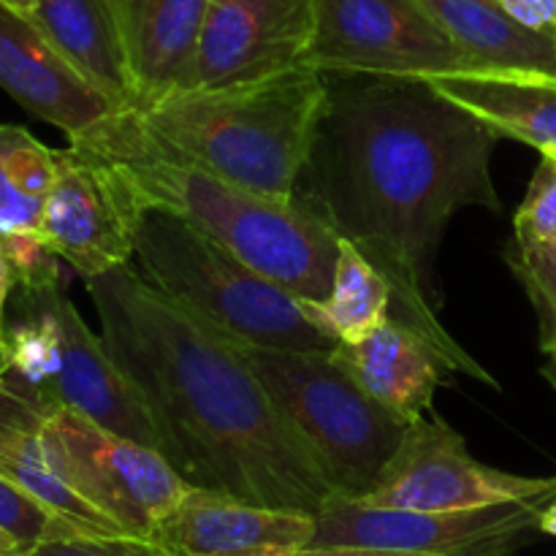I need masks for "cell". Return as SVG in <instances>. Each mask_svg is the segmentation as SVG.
I'll return each instance as SVG.
<instances>
[{"label":"cell","instance_id":"6da1fadb","mask_svg":"<svg viewBox=\"0 0 556 556\" xmlns=\"http://www.w3.org/2000/svg\"><path fill=\"white\" fill-rule=\"evenodd\" d=\"M500 136L427 79L345 76L299 179L296 199L318 212L391 286V320L416 331L448 372L489 389L481 367L438 320L434 255L465 206L500 212L492 152Z\"/></svg>","mask_w":556,"mask_h":556},{"label":"cell","instance_id":"7a4b0ae2","mask_svg":"<svg viewBox=\"0 0 556 556\" xmlns=\"http://www.w3.org/2000/svg\"><path fill=\"white\" fill-rule=\"evenodd\" d=\"M85 288L109 356L155 427L157 451L190 486L313 516L337 497L242 342L157 291L130 264L90 277Z\"/></svg>","mask_w":556,"mask_h":556},{"label":"cell","instance_id":"3957f363","mask_svg":"<svg viewBox=\"0 0 556 556\" xmlns=\"http://www.w3.org/2000/svg\"><path fill=\"white\" fill-rule=\"evenodd\" d=\"M71 147L109 157L139 206L185 217L293 296H329L340 237L304 201L269 199L166 155L147 139L136 109L117 112L90 139Z\"/></svg>","mask_w":556,"mask_h":556},{"label":"cell","instance_id":"277c9868","mask_svg":"<svg viewBox=\"0 0 556 556\" xmlns=\"http://www.w3.org/2000/svg\"><path fill=\"white\" fill-rule=\"evenodd\" d=\"M329 106V74L296 65L264 79L185 87L141 109L147 139L166 155L280 201L299 179Z\"/></svg>","mask_w":556,"mask_h":556},{"label":"cell","instance_id":"5b68a950","mask_svg":"<svg viewBox=\"0 0 556 556\" xmlns=\"http://www.w3.org/2000/svg\"><path fill=\"white\" fill-rule=\"evenodd\" d=\"M134 261L150 286L231 340L288 351L340 345L318 324L313 302L293 296L172 210H141Z\"/></svg>","mask_w":556,"mask_h":556},{"label":"cell","instance_id":"8992f818","mask_svg":"<svg viewBox=\"0 0 556 556\" xmlns=\"http://www.w3.org/2000/svg\"><path fill=\"white\" fill-rule=\"evenodd\" d=\"M264 389L307 443L337 497L362 500L405 440L410 421L375 400L331 351L242 342Z\"/></svg>","mask_w":556,"mask_h":556},{"label":"cell","instance_id":"52a82bcc","mask_svg":"<svg viewBox=\"0 0 556 556\" xmlns=\"http://www.w3.org/2000/svg\"><path fill=\"white\" fill-rule=\"evenodd\" d=\"M38 434L54 472L130 538L150 541L190 489L161 451L71 407L41 413Z\"/></svg>","mask_w":556,"mask_h":556},{"label":"cell","instance_id":"ba28073f","mask_svg":"<svg viewBox=\"0 0 556 556\" xmlns=\"http://www.w3.org/2000/svg\"><path fill=\"white\" fill-rule=\"evenodd\" d=\"M315 33L304 65L320 74L434 79L476 71L416 0H313Z\"/></svg>","mask_w":556,"mask_h":556},{"label":"cell","instance_id":"9c48e42d","mask_svg":"<svg viewBox=\"0 0 556 556\" xmlns=\"http://www.w3.org/2000/svg\"><path fill=\"white\" fill-rule=\"evenodd\" d=\"M548 503H503L472 510L375 508L331 497L315 516L309 546H356L421 556H508L535 532Z\"/></svg>","mask_w":556,"mask_h":556},{"label":"cell","instance_id":"30bf717a","mask_svg":"<svg viewBox=\"0 0 556 556\" xmlns=\"http://www.w3.org/2000/svg\"><path fill=\"white\" fill-rule=\"evenodd\" d=\"M556 478L497 470L467 451L465 438L443 418H416L394 459L358 503L402 510H472L503 503H552Z\"/></svg>","mask_w":556,"mask_h":556},{"label":"cell","instance_id":"8fae6325","mask_svg":"<svg viewBox=\"0 0 556 556\" xmlns=\"http://www.w3.org/2000/svg\"><path fill=\"white\" fill-rule=\"evenodd\" d=\"M58 174L38 233L79 277L128 266L136 255V223L144 206L109 157L81 147L54 150Z\"/></svg>","mask_w":556,"mask_h":556},{"label":"cell","instance_id":"7c38bea8","mask_svg":"<svg viewBox=\"0 0 556 556\" xmlns=\"http://www.w3.org/2000/svg\"><path fill=\"white\" fill-rule=\"evenodd\" d=\"M313 0H210L190 87L264 79L304 65Z\"/></svg>","mask_w":556,"mask_h":556},{"label":"cell","instance_id":"4fadbf2b","mask_svg":"<svg viewBox=\"0 0 556 556\" xmlns=\"http://www.w3.org/2000/svg\"><path fill=\"white\" fill-rule=\"evenodd\" d=\"M315 516L190 486L150 541L168 556H277L309 546Z\"/></svg>","mask_w":556,"mask_h":556},{"label":"cell","instance_id":"5bb4252c","mask_svg":"<svg viewBox=\"0 0 556 556\" xmlns=\"http://www.w3.org/2000/svg\"><path fill=\"white\" fill-rule=\"evenodd\" d=\"M0 87L25 112L54 125L71 144L90 139L123 112L98 92L33 22L0 5Z\"/></svg>","mask_w":556,"mask_h":556},{"label":"cell","instance_id":"9a60e30c","mask_svg":"<svg viewBox=\"0 0 556 556\" xmlns=\"http://www.w3.org/2000/svg\"><path fill=\"white\" fill-rule=\"evenodd\" d=\"M210 0H109L134 85V109L190 87Z\"/></svg>","mask_w":556,"mask_h":556},{"label":"cell","instance_id":"2e32d148","mask_svg":"<svg viewBox=\"0 0 556 556\" xmlns=\"http://www.w3.org/2000/svg\"><path fill=\"white\" fill-rule=\"evenodd\" d=\"M60 324L63 369L54 391V407H71L101 427L157 451V432L144 405L112 362L101 334L81 320L79 309L65 293L60 296Z\"/></svg>","mask_w":556,"mask_h":556},{"label":"cell","instance_id":"e0dca14e","mask_svg":"<svg viewBox=\"0 0 556 556\" xmlns=\"http://www.w3.org/2000/svg\"><path fill=\"white\" fill-rule=\"evenodd\" d=\"M427 81L440 96L476 114L500 139L556 152V76L459 71Z\"/></svg>","mask_w":556,"mask_h":556},{"label":"cell","instance_id":"ac0fdd59","mask_svg":"<svg viewBox=\"0 0 556 556\" xmlns=\"http://www.w3.org/2000/svg\"><path fill=\"white\" fill-rule=\"evenodd\" d=\"M331 353L367 394L407 421H416L432 407L445 369L416 331L391 318L362 342H340Z\"/></svg>","mask_w":556,"mask_h":556},{"label":"cell","instance_id":"d6986e66","mask_svg":"<svg viewBox=\"0 0 556 556\" xmlns=\"http://www.w3.org/2000/svg\"><path fill=\"white\" fill-rule=\"evenodd\" d=\"M63 286L25 291L14 302V315L0 326V372L9 400L33 413L54 410L60 369H63V324H60Z\"/></svg>","mask_w":556,"mask_h":556},{"label":"cell","instance_id":"ffe728a7","mask_svg":"<svg viewBox=\"0 0 556 556\" xmlns=\"http://www.w3.org/2000/svg\"><path fill=\"white\" fill-rule=\"evenodd\" d=\"M476 71L556 76V38L532 30L494 0H416Z\"/></svg>","mask_w":556,"mask_h":556},{"label":"cell","instance_id":"44dd1931","mask_svg":"<svg viewBox=\"0 0 556 556\" xmlns=\"http://www.w3.org/2000/svg\"><path fill=\"white\" fill-rule=\"evenodd\" d=\"M27 22L98 92L119 109H134V85L109 0H38Z\"/></svg>","mask_w":556,"mask_h":556},{"label":"cell","instance_id":"7402d4cb","mask_svg":"<svg viewBox=\"0 0 556 556\" xmlns=\"http://www.w3.org/2000/svg\"><path fill=\"white\" fill-rule=\"evenodd\" d=\"M0 472L79 530L90 535H125L109 516L92 508L54 472L38 434V413L5 394H0Z\"/></svg>","mask_w":556,"mask_h":556},{"label":"cell","instance_id":"603a6c76","mask_svg":"<svg viewBox=\"0 0 556 556\" xmlns=\"http://www.w3.org/2000/svg\"><path fill=\"white\" fill-rule=\"evenodd\" d=\"M318 324L337 342H362L389 320L391 286L351 242L340 239L334 282L324 302H313Z\"/></svg>","mask_w":556,"mask_h":556},{"label":"cell","instance_id":"cb8c5ba5","mask_svg":"<svg viewBox=\"0 0 556 556\" xmlns=\"http://www.w3.org/2000/svg\"><path fill=\"white\" fill-rule=\"evenodd\" d=\"M58 157L20 125H0V237L41 228Z\"/></svg>","mask_w":556,"mask_h":556},{"label":"cell","instance_id":"d4e9b609","mask_svg":"<svg viewBox=\"0 0 556 556\" xmlns=\"http://www.w3.org/2000/svg\"><path fill=\"white\" fill-rule=\"evenodd\" d=\"M0 532H5L20 546L22 556L47 541L90 535L60 514H54L52 508H47L41 500L33 497L30 492H25L20 483H14L3 472H0Z\"/></svg>","mask_w":556,"mask_h":556},{"label":"cell","instance_id":"484cf974","mask_svg":"<svg viewBox=\"0 0 556 556\" xmlns=\"http://www.w3.org/2000/svg\"><path fill=\"white\" fill-rule=\"evenodd\" d=\"M505 264L525 288L541 329V351L546 356L556 353V244L510 242L505 248Z\"/></svg>","mask_w":556,"mask_h":556},{"label":"cell","instance_id":"4316f807","mask_svg":"<svg viewBox=\"0 0 556 556\" xmlns=\"http://www.w3.org/2000/svg\"><path fill=\"white\" fill-rule=\"evenodd\" d=\"M514 242L532 248V244H556V155L541 152L532 182L527 188L525 201L514 217Z\"/></svg>","mask_w":556,"mask_h":556},{"label":"cell","instance_id":"83f0119b","mask_svg":"<svg viewBox=\"0 0 556 556\" xmlns=\"http://www.w3.org/2000/svg\"><path fill=\"white\" fill-rule=\"evenodd\" d=\"M5 255H9L11 266H14L16 286L25 291H47V288L63 286V275H60V255L43 242L38 231H22L0 237Z\"/></svg>","mask_w":556,"mask_h":556},{"label":"cell","instance_id":"f1b7e54d","mask_svg":"<svg viewBox=\"0 0 556 556\" xmlns=\"http://www.w3.org/2000/svg\"><path fill=\"white\" fill-rule=\"evenodd\" d=\"M25 556H168L152 541L130 535H74L47 541Z\"/></svg>","mask_w":556,"mask_h":556},{"label":"cell","instance_id":"f546056e","mask_svg":"<svg viewBox=\"0 0 556 556\" xmlns=\"http://www.w3.org/2000/svg\"><path fill=\"white\" fill-rule=\"evenodd\" d=\"M494 3L503 5L521 25L556 38V0H494Z\"/></svg>","mask_w":556,"mask_h":556},{"label":"cell","instance_id":"4dcf8cb0","mask_svg":"<svg viewBox=\"0 0 556 556\" xmlns=\"http://www.w3.org/2000/svg\"><path fill=\"white\" fill-rule=\"evenodd\" d=\"M277 556H421V554H400V552H378V548H356V546H304Z\"/></svg>","mask_w":556,"mask_h":556},{"label":"cell","instance_id":"1f68e13d","mask_svg":"<svg viewBox=\"0 0 556 556\" xmlns=\"http://www.w3.org/2000/svg\"><path fill=\"white\" fill-rule=\"evenodd\" d=\"M16 286V275H14V266H11L9 255H5L3 242H0V326H3L5 318V304H9L11 291Z\"/></svg>","mask_w":556,"mask_h":556},{"label":"cell","instance_id":"d6a6232c","mask_svg":"<svg viewBox=\"0 0 556 556\" xmlns=\"http://www.w3.org/2000/svg\"><path fill=\"white\" fill-rule=\"evenodd\" d=\"M541 532H543V535L556 538V497L546 505V508H543V514H541Z\"/></svg>","mask_w":556,"mask_h":556},{"label":"cell","instance_id":"836d02e7","mask_svg":"<svg viewBox=\"0 0 556 556\" xmlns=\"http://www.w3.org/2000/svg\"><path fill=\"white\" fill-rule=\"evenodd\" d=\"M0 5H3V9H9V11H14V14L25 16V20H27V16L36 11L38 0H0Z\"/></svg>","mask_w":556,"mask_h":556},{"label":"cell","instance_id":"e575fe53","mask_svg":"<svg viewBox=\"0 0 556 556\" xmlns=\"http://www.w3.org/2000/svg\"><path fill=\"white\" fill-rule=\"evenodd\" d=\"M0 556H22L20 546H16L5 532H0Z\"/></svg>","mask_w":556,"mask_h":556},{"label":"cell","instance_id":"d590c367","mask_svg":"<svg viewBox=\"0 0 556 556\" xmlns=\"http://www.w3.org/2000/svg\"><path fill=\"white\" fill-rule=\"evenodd\" d=\"M541 372H543V378L548 380V386L556 391V353L554 356H546V364H543Z\"/></svg>","mask_w":556,"mask_h":556},{"label":"cell","instance_id":"8d00e7d4","mask_svg":"<svg viewBox=\"0 0 556 556\" xmlns=\"http://www.w3.org/2000/svg\"><path fill=\"white\" fill-rule=\"evenodd\" d=\"M0 391H3V372H0Z\"/></svg>","mask_w":556,"mask_h":556},{"label":"cell","instance_id":"74e56055","mask_svg":"<svg viewBox=\"0 0 556 556\" xmlns=\"http://www.w3.org/2000/svg\"><path fill=\"white\" fill-rule=\"evenodd\" d=\"M554 155H556V152H554Z\"/></svg>","mask_w":556,"mask_h":556}]
</instances>
